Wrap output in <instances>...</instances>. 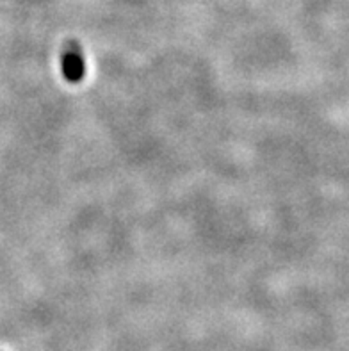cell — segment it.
Listing matches in <instances>:
<instances>
[{"mask_svg": "<svg viewBox=\"0 0 349 351\" xmlns=\"http://www.w3.org/2000/svg\"><path fill=\"white\" fill-rule=\"evenodd\" d=\"M61 68L62 77H64L68 82H71V84H79L80 80L84 79L86 61L77 41H70V43L67 45V49H64L61 58Z\"/></svg>", "mask_w": 349, "mask_h": 351, "instance_id": "cell-1", "label": "cell"}]
</instances>
